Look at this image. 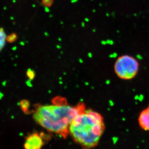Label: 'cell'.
I'll return each mask as SVG.
<instances>
[{
  "label": "cell",
  "instance_id": "1",
  "mask_svg": "<svg viewBox=\"0 0 149 149\" xmlns=\"http://www.w3.org/2000/svg\"><path fill=\"white\" fill-rule=\"evenodd\" d=\"M86 109L84 103L72 106L65 102V100L61 101L55 100L52 104L36 107L33 118L35 122L47 131L66 138L73 119Z\"/></svg>",
  "mask_w": 149,
  "mask_h": 149
},
{
  "label": "cell",
  "instance_id": "2",
  "mask_svg": "<svg viewBox=\"0 0 149 149\" xmlns=\"http://www.w3.org/2000/svg\"><path fill=\"white\" fill-rule=\"evenodd\" d=\"M105 128L102 116L86 109L73 119L69 127V134L83 149H91L99 144Z\"/></svg>",
  "mask_w": 149,
  "mask_h": 149
},
{
  "label": "cell",
  "instance_id": "3",
  "mask_svg": "<svg viewBox=\"0 0 149 149\" xmlns=\"http://www.w3.org/2000/svg\"><path fill=\"white\" fill-rule=\"evenodd\" d=\"M139 63L135 58L129 55H123L118 58L114 65L117 76L124 80L133 79L138 74Z\"/></svg>",
  "mask_w": 149,
  "mask_h": 149
},
{
  "label": "cell",
  "instance_id": "4",
  "mask_svg": "<svg viewBox=\"0 0 149 149\" xmlns=\"http://www.w3.org/2000/svg\"><path fill=\"white\" fill-rule=\"evenodd\" d=\"M47 139V136L45 134L32 133L26 138L24 144V149H42Z\"/></svg>",
  "mask_w": 149,
  "mask_h": 149
},
{
  "label": "cell",
  "instance_id": "5",
  "mask_svg": "<svg viewBox=\"0 0 149 149\" xmlns=\"http://www.w3.org/2000/svg\"><path fill=\"white\" fill-rule=\"evenodd\" d=\"M138 121L141 129L149 131V106L140 113Z\"/></svg>",
  "mask_w": 149,
  "mask_h": 149
},
{
  "label": "cell",
  "instance_id": "6",
  "mask_svg": "<svg viewBox=\"0 0 149 149\" xmlns=\"http://www.w3.org/2000/svg\"><path fill=\"white\" fill-rule=\"evenodd\" d=\"M7 40L6 35L3 28H0V52L4 47L6 41Z\"/></svg>",
  "mask_w": 149,
  "mask_h": 149
}]
</instances>
